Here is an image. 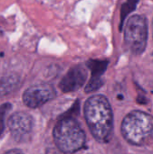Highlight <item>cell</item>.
I'll use <instances>...</instances> for the list:
<instances>
[{"instance_id":"cell-1","label":"cell","mask_w":153,"mask_h":154,"mask_svg":"<svg viewBox=\"0 0 153 154\" xmlns=\"http://www.w3.org/2000/svg\"><path fill=\"white\" fill-rule=\"evenodd\" d=\"M84 116L93 137L98 143H108L114 130V115L108 99L103 95L90 97L84 105Z\"/></svg>"},{"instance_id":"cell-2","label":"cell","mask_w":153,"mask_h":154,"mask_svg":"<svg viewBox=\"0 0 153 154\" xmlns=\"http://www.w3.org/2000/svg\"><path fill=\"white\" fill-rule=\"evenodd\" d=\"M121 132L132 145H149L153 142V116L140 110L132 111L124 118Z\"/></svg>"},{"instance_id":"cell-3","label":"cell","mask_w":153,"mask_h":154,"mask_svg":"<svg viewBox=\"0 0 153 154\" xmlns=\"http://www.w3.org/2000/svg\"><path fill=\"white\" fill-rule=\"evenodd\" d=\"M53 140L61 152L73 153L85 146L86 134L76 119L65 117L54 126Z\"/></svg>"},{"instance_id":"cell-4","label":"cell","mask_w":153,"mask_h":154,"mask_svg":"<svg viewBox=\"0 0 153 154\" xmlns=\"http://www.w3.org/2000/svg\"><path fill=\"white\" fill-rule=\"evenodd\" d=\"M148 23L144 15L134 14L125 24L124 42L130 51L135 55L142 54L147 46Z\"/></svg>"},{"instance_id":"cell-5","label":"cell","mask_w":153,"mask_h":154,"mask_svg":"<svg viewBox=\"0 0 153 154\" xmlns=\"http://www.w3.org/2000/svg\"><path fill=\"white\" fill-rule=\"evenodd\" d=\"M56 97L54 87L48 83H41L28 88L23 94V102L30 108H37Z\"/></svg>"},{"instance_id":"cell-6","label":"cell","mask_w":153,"mask_h":154,"mask_svg":"<svg viewBox=\"0 0 153 154\" xmlns=\"http://www.w3.org/2000/svg\"><path fill=\"white\" fill-rule=\"evenodd\" d=\"M34 121L31 115L25 112L14 113L8 119V128L14 141L23 143L30 138Z\"/></svg>"},{"instance_id":"cell-7","label":"cell","mask_w":153,"mask_h":154,"mask_svg":"<svg viewBox=\"0 0 153 154\" xmlns=\"http://www.w3.org/2000/svg\"><path fill=\"white\" fill-rule=\"evenodd\" d=\"M87 69L84 65L71 68L60 82V88L64 93H70L79 89L87 81Z\"/></svg>"},{"instance_id":"cell-8","label":"cell","mask_w":153,"mask_h":154,"mask_svg":"<svg viewBox=\"0 0 153 154\" xmlns=\"http://www.w3.org/2000/svg\"><path fill=\"white\" fill-rule=\"evenodd\" d=\"M21 78L14 73L5 75L0 79V97L13 93L20 86Z\"/></svg>"},{"instance_id":"cell-9","label":"cell","mask_w":153,"mask_h":154,"mask_svg":"<svg viewBox=\"0 0 153 154\" xmlns=\"http://www.w3.org/2000/svg\"><path fill=\"white\" fill-rule=\"evenodd\" d=\"M107 65V60H90L87 62V66L91 70V78H101L103 73L106 71Z\"/></svg>"},{"instance_id":"cell-10","label":"cell","mask_w":153,"mask_h":154,"mask_svg":"<svg viewBox=\"0 0 153 154\" xmlns=\"http://www.w3.org/2000/svg\"><path fill=\"white\" fill-rule=\"evenodd\" d=\"M103 85V79L101 78H90L88 83L85 88L86 93H91L97 90Z\"/></svg>"},{"instance_id":"cell-11","label":"cell","mask_w":153,"mask_h":154,"mask_svg":"<svg viewBox=\"0 0 153 154\" xmlns=\"http://www.w3.org/2000/svg\"><path fill=\"white\" fill-rule=\"evenodd\" d=\"M12 106L10 103H5L0 106V135L3 134L5 130V118L7 113L11 110Z\"/></svg>"},{"instance_id":"cell-12","label":"cell","mask_w":153,"mask_h":154,"mask_svg":"<svg viewBox=\"0 0 153 154\" xmlns=\"http://www.w3.org/2000/svg\"><path fill=\"white\" fill-rule=\"evenodd\" d=\"M11 152H22V151H17V150H12V151H8L7 153H11Z\"/></svg>"},{"instance_id":"cell-13","label":"cell","mask_w":153,"mask_h":154,"mask_svg":"<svg viewBox=\"0 0 153 154\" xmlns=\"http://www.w3.org/2000/svg\"><path fill=\"white\" fill-rule=\"evenodd\" d=\"M2 33V31H1V28H0V34Z\"/></svg>"},{"instance_id":"cell-14","label":"cell","mask_w":153,"mask_h":154,"mask_svg":"<svg viewBox=\"0 0 153 154\" xmlns=\"http://www.w3.org/2000/svg\"><path fill=\"white\" fill-rule=\"evenodd\" d=\"M152 29H153V20H152Z\"/></svg>"}]
</instances>
